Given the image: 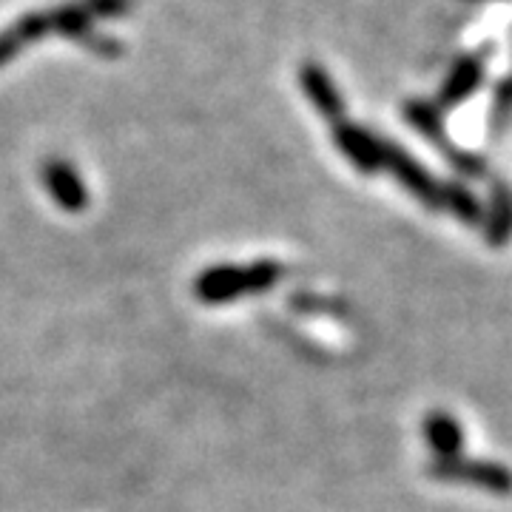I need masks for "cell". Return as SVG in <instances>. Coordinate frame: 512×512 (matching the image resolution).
Wrapping results in <instances>:
<instances>
[{
	"label": "cell",
	"instance_id": "7c38bea8",
	"mask_svg": "<svg viewBox=\"0 0 512 512\" xmlns=\"http://www.w3.org/2000/svg\"><path fill=\"white\" fill-rule=\"evenodd\" d=\"M49 29H55L60 35L89 40V29H92L89 26V12L80 9V6H63V9L49 15Z\"/></svg>",
	"mask_w": 512,
	"mask_h": 512
},
{
	"label": "cell",
	"instance_id": "7a4b0ae2",
	"mask_svg": "<svg viewBox=\"0 0 512 512\" xmlns=\"http://www.w3.org/2000/svg\"><path fill=\"white\" fill-rule=\"evenodd\" d=\"M430 476L444 484H467L484 493L507 495L512 493V473L504 464L495 461H478V458H436L430 464Z\"/></svg>",
	"mask_w": 512,
	"mask_h": 512
},
{
	"label": "cell",
	"instance_id": "3957f363",
	"mask_svg": "<svg viewBox=\"0 0 512 512\" xmlns=\"http://www.w3.org/2000/svg\"><path fill=\"white\" fill-rule=\"evenodd\" d=\"M384 168L399 180L407 194H413L416 200L424 202L427 208H441V185L433 180V174L419 165L404 148L384 143Z\"/></svg>",
	"mask_w": 512,
	"mask_h": 512
},
{
	"label": "cell",
	"instance_id": "8992f818",
	"mask_svg": "<svg viewBox=\"0 0 512 512\" xmlns=\"http://www.w3.org/2000/svg\"><path fill=\"white\" fill-rule=\"evenodd\" d=\"M299 83H302V89L308 94V100H311L316 111L322 114V117H328V120H342V114H345V100H342V94L336 89V83L330 80V74L319 66V63H305L302 69H299Z\"/></svg>",
	"mask_w": 512,
	"mask_h": 512
},
{
	"label": "cell",
	"instance_id": "5b68a950",
	"mask_svg": "<svg viewBox=\"0 0 512 512\" xmlns=\"http://www.w3.org/2000/svg\"><path fill=\"white\" fill-rule=\"evenodd\" d=\"M43 185H46L49 197L69 214H77L89 205V191H86L83 177L63 160H49L43 165Z\"/></svg>",
	"mask_w": 512,
	"mask_h": 512
},
{
	"label": "cell",
	"instance_id": "ba28073f",
	"mask_svg": "<svg viewBox=\"0 0 512 512\" xmlns=\"http://www.w3.org/2000/svg\"><path fill=\"white\" fill-rule=\"evenodd\" d=\"M478 83H481V63L473 60V57H464L458 60L456 69L450 72V77L444 80L439 94V106L450 109V106H458L461 100H467L470 94L476 92Z\"/></svg>",
	"mask_w": 512,
	"mask_h": 512
},
{
	"label": "cell",
	"instance_id": "8fae6325",
	"mask_svg": "<svg viewBox=\"0 0 512 512\" xmlns=\"http://www.w3.org/2000/svg\"><path fill=\"white\" fill-rule=\"evenodd\" d=\"M441 208L453 211L461 222H481V205L464 185H441Z\"/></svg>",
	"mask_w": 512,
	"mask_h": 512
},
{
	"label": "cell",
	"instance_id": "6da1fadb",
	"mask_svg": "<svg viewBox=\"0 0 512 512\" xmlns=\"http://www.w3.org/2000/svg\"><path fill=\"white\" fill-rule=\"evenodd\" d=\"M282 276V268L276 262H251V265H217L202 271L194 282V293L205 305H225L242 299L248 293L271 291Z\"/></svg>",
	"mask_w": 512,
	"mask_h": 512
},
{
	"label": "cell",
	"instance_id": "52a82bcc",
	"mask_svg": "<svg viewBox=\"0 0 512 512\" xmlns=\"http://www.w3.org/2000/svg\"><path fill=\"white\" fill-rule=\"evenodd\" d=\"M424 439L436 458L461 456V424L450 413H430L424 419Z\"/></svg>",
	"mask_w": 512,
	"mask_h": 512
},
{
	"label": "cell",
	"instance_id": "30bf717a",
	"mask_svg": "<svg viewBox=\"0 0 512 512\" xmlns=\"http://www.w3.org/2000/svg\"><path fill=\"white\" fill-rule=\"evenodd\" d=\"M46 32H49V15H29V18L20 20L15 29L3 32L0 35V66L18 55L29 40H37Z\"/></svg>",
	"mask_w": 512,
	"mask_h": 512
},
{
	"label": "cell",
	"instance_id": "9c48e42d",
	"mask_svg": "<svg viewBox=\"0 0 512 512\" xmlns=\"http://www.w3.org/2000/svg\"><path fill=\"white\" fill-rule=\"evenodd\" d=\"M484 239L501 248L512 239V194L504 185H495L490 208H487V220H484Z\"/></svg>",
	"mask_w": 512,
	"mask_h": 512
},
{
	"label": "cell",
	"instance_id": "277c9868",
	"mask_svg": "<svg viewBox=\"0 0 512 512\" xmlns=\"http://www.w3.org/2000/svg\"><path fill=\"white\" fill-rule=\"evenodd\" d=\"M333 143L348 157V163L359 168L362 174H376L379 168H384V140L373 137L362 126L339 123L333 131Z\"/></svg>",
	"mask_w": 512,
	"mask_h": 512
}]
</instances>
